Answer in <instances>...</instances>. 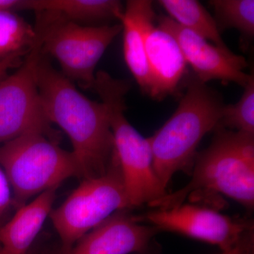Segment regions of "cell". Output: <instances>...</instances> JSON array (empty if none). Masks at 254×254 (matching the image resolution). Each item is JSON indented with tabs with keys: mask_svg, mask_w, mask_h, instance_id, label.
<instances>
[{
	"mask_svg": "<svg viewBox=\"0 0 254 254\" xmlns=\"http://www.w3.org/2000/svg\"><path fill=\"white\" fill-rule=\"evenodd\" d=\"M21 55H16L0 60V81L6 77V73L11 68L21 64Z\"/></svg>",
	"mask_w": 254,
	"mask_h": 254,
	"instance_id": "22",
	"label": "cell"
},
{
	"mask_svg": "<svg viewBox=\"0 0 254 254\" xmlns=\"http://www.w3.org/2000/svg\"><path fill=\"white\" fill-rule=\"evenodd\" d=\"M136 221L151 224L157 230L177 232L216 245L222 251L235 246L253 224L222 215L213 209L182 204L168 209H157L134 216Z\"/></svg>",
	"mask_w": 254,
	"mask_h": 254,
	"instance_id": "9",
	"label": "cell"
},
{
	"mask_svg": "<svg viewBox=\"0 0 254 254\" xmlns=\"http://www.w3.org/2000/svg\"><path fill=\"white\" fill-rule=\"evenodd\" d=\"M58 187L40 193L36 199L16 210L11 220L0 227L1 254H26L51 213Z\"/></svg>",
	"mask_w": 254,
	"mask_h": 254,
	"instance_id": "14",
	"label": "cell"
},
{
	"mask_svg": "<svg viewBox=\"0 0 254 254\" xmlns=\"http://www.w3.org/2000/svg\"><path fill=\"white\" fill-rule=\"evenodd\" d=\"M220 254H254V229L246 232L236 245Z\"/></svg>",
	"mask_w": 254,
	"mask_h": 254,
	"instance_id": "21",
	"label": "cell"
},
{
	"mask_svg": "<svg viewBox=\"0 0 254 254\" xmlns=\"http://www.w3.org/2000/svg\"><path fill=\"white\" fill-rule=\"evenodd\" d=\"M155 14L149 0H129L120 18L123 26V51L128 69L145 93L150 89V73L145 43Z\"/></svg>",
	"mask_w": 254,
	"mask_h": 254,
	"instance_id": "13",
	"label": "cell"
},
{
	"mask_svg": "<svg viewBox=\"0 0 254 254\" xmlns=\"http://www.w3.org/2000/svg\"><path fill=\"white\" fill-rule=\"evenodd\" d=\"M209 3L215 10L218 28H235L247 36H254V0H213Z\"/></svg>",
	"mask_w": 254,
	"mask_h": 254,
	"instance_id": "18",
	"label": "cell"
},
{
	"mask_svg": "<svg viewBox=\"0 0 254 254\" xmlns=\"http://www.w3.org/2000/svg\"><path fill=\"white\" fill-rule=\"evenodd\" d=\"M36 78L43 112L50 123L59 126L71 140L82 178L104 175L115 152L106 107L82 94L42 57Z\"/></svg>",
	"mask_w": 254,
	"mask_h": 254,
	"instance_id": "1",
	"label": "cell"
},
{
	"mask_svg": "<svg viewBox=\"0 0 254 254\" xmlns=\"http://www.w3.org/2000/svg\"><path fill=\"white\" fill-rule=\"evenodd\" d=\"M18 9L49 13L82 24L112 18L120 21L124 6L117 0H21Z\"/></svg>",
	"mask_w": 254,
	"mask_h": 254,
	"instance_id": "15",
	"label": "cell"
},
{
	"mask_svg": "<svg viewBox=\"0 0 254 254\" xmlns=\"http://www.w3.org/2000/svg\"><path fill=\"white\" fill-rule=\"evenodd\" d=\"M37 41L35 28L13 10H0V60L28 53Z\"/></svg>",
	"mask_w": 254,
	"mask_h": 254,
	"instance_id": "17",
	"label": "cell"
},
{
	"mask_svg": "<svg viewBox=\"0 0 254 254\" xmlns=\"http://www.w3.org/2000/svg\"><path fill=\"white\" fill-rule=\"evenodd\" d=\"M150 73L148 95L162 100L173 94L186 72L187 63L181 48L170 33L153 25L145 43Z\"/></svg>",
	"mask_w": 254,
	"mask_h": 254,
	"instance_id": "12",
	"label": "cell"
},
{
	"mask_svg": "<svg viewBox=\"0 0 254 254\" xmlns=\"http://www.w3.org/2000/svg\"><path fill=\"white\" fill-rule=\"evenodd\" d=\"M21 0H0V10L18 9Z\"/></svg>",
	"mask_w": 254,
	"mask_h": 254,
	"instance_id": "23",
	"label": "cell"
},
{
	"mask_svg": "<svg viewBox=\"0 0 254 254\" xmlns=\"http://www.w3.org/2000/svg\"><path fill=\"white\" fill-rule=\"evenodd\" d=\"M158 26L170 33L180 46L187 64L202 83L211 80L233 82L245 88L253 74L246 73L247 63L245 58L222 49L203 37L177 24L169 16L158 18Z\"/></svg>",
	"mask_w": 254,
	"mask_h": 254,
	"instance_id": "10",
	"label": "cell"
},
{
	"mask_svg": "<svg viewBox=\"0 0 254 254\" xmlns=\"http://www.w3.org/2000/svg\"><path fill=\"white\" fill-rule=\"evenodd\" d=\"M0 166L11 185L16 210L33 195L59 187L70 177L82 178L72 151L63 149L58 141L39 132L0 145Z\"/></svg>",
	"mask_w": 254,
	"mask_h": 254,
	"instance_id": "5",
	"label": "cell"
},
{
	"mask_svg": "<svg viewBox=\"0 0 254 254\" xmlns=\"http://www.w3.org/2000/svg\"><path fill=\"white\" fill-rule=\"evenodd\" d=\"M12 208H15L12 190L6 174L0 166V227Z\"/></svg>",
	"mask_w": 254,
	"mask_h": 254,
	"instance_id": "20",
	"label": "cell"
},
{
	"mask_svg": "<svg viewBox=\"0 0 254 254\" xmlns=\"http://www.w3.org/2000/svg\"><path fill=\"white\" fill-rule=\"evenodd\" d=\"M42 54L37 38L17 71L0 81V145L31 132L56 138L42 108L37 84V66Z\"/></svg>",
	"mask_w": 254,
	"mask_h": 254,
	"instance_id": "8",
	"label": "cell"
},
{
	"mask_svg": "<svg viewBox=\"0 0 254 254\" xmlns=\"http://www.w3.org/2000/svg\"><path fill=\"white\" fill-rule=\"evenodd\" d=\"M142 225L127 210H120L78 241L70 254H129L144 252L156 232Z\"/></svg>",
	"mask_w": 254,
	"mask_h": 254,
	"instance_id": "11",
	"label": "cell"
},
{
	"mask_svg": "<svg viewBox=\"0 0 254 254\" xmlns=\"http://www.w3.org/2000/svg\"><path fill=\"white\" fill-rule=\"evenodd\" d=\"M130 208L116 153L108 171L96 178L84 179L59 208L50 213L61 239L64 254L76 242L110 215Z\"/></svg>",
	"mask_w": 254,
	"mask_h": 254,
	"instance_id": "7",
	"label": "cell"
},
{
	"mask_svg": "<svg viewBox=\"0 0 254 254\" xmlns=\"http://www.w3.org/2000/svg\"><path fill=\"white\" fill-rule=\"evenodd\" d=\"M93 89L106 107L124 185L130 208L150 203L167 194L153 167L149 138H144L125 117L128 82L105 71L95 74Z\"/></svg>",
	"mask_w": 254,
	"mask_h": 254,
	"instance_id": "4",
	"label": "cell"
},
{
	"mask_svg": "<svg viewBox=\"0 0 254 254\" xmlns=\"http://www.w3.org/2000/svg\"><path fill=\"white\" fill-rule=\"evenodd\" d=\"M224 106L206 83L195 76L189 80L176 111L149 138L155 173L165 189L177 172L192 168L202 138L218 128Z\"/></svg>",
	"mask_w": 254,
	"mask_h": 254,
	"instance_id": "3",
	"label": "cell"
},
{
	"mask_svg": "<svg viewBox=\"0 0 254 254\" xmlns=\"http://www.w3.org/2000/svg\"><path fill=\"white\" fill-rule=\"evenodd\" d=\"M218 127L254 134V76L245 87L240 100L235 104L224 106Z\"/></svg>",
	"mask_w": 254,
	"mask_h": 254,
	"instance_id": "19",
	"label": "cell"
},
{
	"mask_svg": "<svg viewBox=\"0 0 254 254\" xmlns=\"http://www.w3.org/2000/svg\"><path fill=\"white\" fill-rule=\"evenodd\" d=\"M211 144L195 157L191 180L149 205L168 209L203 190L216 192L252 208L254 204V134L218 127Z\"/></svg>",
	"mask_w": 254,
	"mask_h": 254,
	"instance_id": "2",
	"label": "cell"
},
{
	"mask_svg": "<svg viewBox=\"0 0 254 254\" xmlns=\"http://www.w3.org/2000/svg\"><path fill=\"white\" fill-rule=\"evenodd\" d=\"M0 254H1V247H0Z\"/></svg>",
	"mask_w": 254,
	"mask_h": 254,
	"instance_id": "24",
	"label": "cell"
},
{
	"mask_svg": "<svg viewBox=\"0 0 254 254\" xmlns=\"http://www.w3.org/2000/svg\"><path fill=\"white\" fill-rule=\"evenodd\" d=\"M159 4L182 27L203 37L222 49H229L220 36L216 21L196 0H160Z\"/></svg>",
	"mask_w": 254,
	"mask_h": 254,
	"instance_id": "16",
	"label": "cell"
},
{
	"mask_svg": "<svg viewBox=\"0 0 254 254\" xmlns=\"http://www.w3.org/2000/svg\"><path fill=\"white\" fill-rule=\"evenodd\" d=\"M37 37L42 53L57 60L62 73L84 88H93L95 69L105 50L123 31L121 23L83 26L55 15L38 12Z\"/></svg>",
	"mask_w": 254,
	"mask_h": 254,
	"instance_id": "6",
	"label": "cell"
}]
</instances>
